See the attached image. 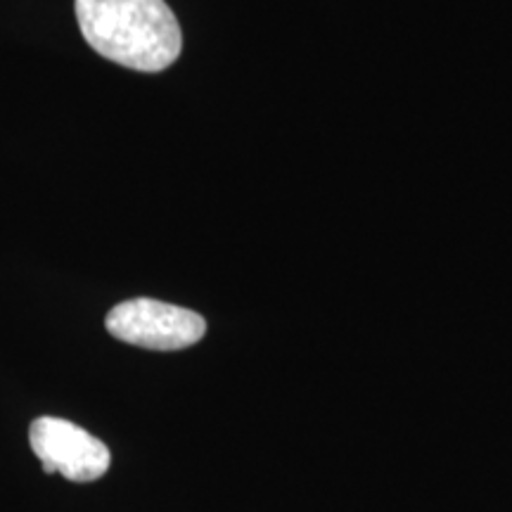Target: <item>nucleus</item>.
Instances as JSON below:
<instances>
[{
  "instance_id": "f03ea898",
  "label": "nucleus",
  "mask_w": 512,
  "mask_h": 512,
  "mask_svg": "<svg viewBox=\"0 0 512 512\" xmlns=\"http://www.w3.org/2000/svg\"><path fill=\"white\" fill-rule=\"evenodd\" d=\"M105 328L119 342L150 351H178L197 344L207 332L200 313L157 299H128L107 313Z\"/></svg>"
},
{
  "instance_id": "f257e3e1",
  "label": "nucleus",
  "mask_w": 512,
  "mask_h": 512,
  "mask_svg": "<svg viewBox=\"0 0 512 512\" xmlns=\"http://www.w3.org/2000/svg\"><path fill=\"white\" fill-rule=\"evenodd\" d=\"M74 10L88 46L121 67L157 74L181 55V24L164 0H76Z\"/></svg>"
},
{
  "instance_id": "7ed1b4c3",
  "label": "nucleus",
  "mask_w": 512,
  "mask_h": 512,
  "mask_svg": "<svg viewBox=\"0 0 512 512\" xmlns=\"http://www.w3.org/2000/svg\"><path fill=\"white\" fill-rule=\"evenodd\" d=\"M29 444L46 475L60 472L64 479L76 484L95 482L112 465V453L105 441L74 422L53 415H43L31 422Z\"/></svg>"
}]
</instances>
